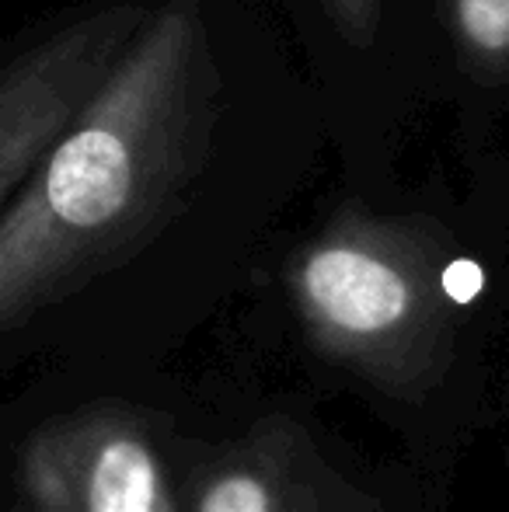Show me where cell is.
<instances>
[{
  "label": "cell",
  "instance_id": "1",
  "mask_svg": "<svg viewBox=\"0 0 509 512\" xmlns=\"http://www.w3.org/2000/svg\"><path fill=\"white\" fill-rule=\"evenodd\" d=\"M192 0H164L95 98L0 213V335L140 255L192 189L217 122Z\"/></svg>",
  "mask_w": 509,
  "mask_h": 512
},
{
  "label": "cell",
  "instance_id": "2",
  "mask_svg": "<svg viewBox=\"0 0 509 512\" xmlns=\"http://www.w3.org/2000/svg\"><path fill=\"white\" fill-rule=\"evenodd\" d=\"M457 255L440 223L339 206L286 262L307 345L394 401L443 384L464 324Z\"/></svg>",
  "mask_w": 509,
  "mask_h": 512
},
{
  "label": "cell",
  "instance_id": "3",
  "mask_svg": "<svg viewBox=\"0 0 509 512\" xmlns=\"http://www.w3.org/2000/svg\"><path fill=\"white\" fill-rule=\"evenodd\" d=\"M150 4L112 0L0 60V213L102 91Z\"/></svg>",
  "mask_w": 509,
  "mask_h": 512
},
{
  "label": "cell",
  "instance_id": "4",
  "mask_svg": "<svg viewBox=\"0 0 509 512\" xmlns=\"http://www.w3.org/2000/svg\"><path fill=\"white\" fill-rule=\"evenodd\" d=\"M21 512H168L175 495L147 415L98 401L28 432L14 460Z\"/></svg>",
  "mask_w": 509,
  "mask_h": 512
},
{
  "label": "cell",
  "instance_id": "5",
  "mask_svg": "<svg viewBox=\"0 0 509 512\" xmlns=\"http://www.w3.org/2000/svg\"><path fill=\"white\" fill-rule=\"evenodd\" d=\"M185 512H318L304 474V432L265 418L192 478Z\"/></svg>",
  "mask_w": 509,
  "mask_h": 512
},
{
  "label": "cell",
  "instance_id": "6",
  "mask_svg": "<svg viewBox=\"0 0 509 512\" xmlns=\"http://www.w3.org/2000/svg\"><path fill=\"white\" fill-rule=\"evenodd\" d=\"M461 60L482 81L509 77V0H450Z\"/></svg>",
  "mask_w": 509,
  "mask_h": 512
},
{
  "label": "cell",
  "instance_id": "7",
  "mask_svg": "<svg viewBox=\"0 0 509 512\" xmlns=\"http://www.w3.org/2000/svg\"><path fill=\"white\" fill-rule=\"evenodd\" d=\"M342 39L367 49L377 39L384 21V0H318Z\"/></svg>",
  "mask_w": 509,
  "mask_h": 512
},
{
  "label": "cell",
  "instance_id": "8",
  "mask_svg": "<svg viewBox=\"0 0 509 512\" xmlns=\"http://www.w3.org/2000/svg\"><path fill=\"white\" fill-rule=\"evenodd\" d=\"M168 512H182V509H178V502H175V506H171V509H168Z\"/></svg>",
  "mask_w": 509,
  "mask_h": 512
}]
</instances>
